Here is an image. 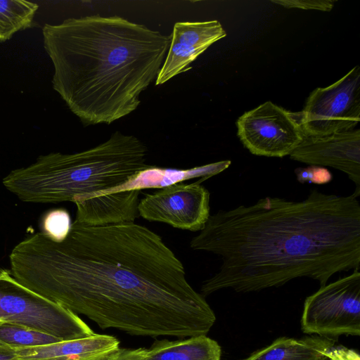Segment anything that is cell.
I'll return each instance as SVG.
<instances>
[{"mask_svg":"<svg viewBox=\"0 0 360 360\" xmlns=\"http://www.w3.org/2000/svg\"><path fill=\"white\" fill-rule=\"evenodd\" d=\"M9 259L18 283L102 329L189 338L206 335L216 321L162 237L136 223L74 221L63 241L37 233L17 244Z\"/></svg>","mask_w":360,"mask_h":360,"instance_id":"cell-1","label":"cell"},{"mask_svg":"<svg viewBox=\"0 0 360 360\" xmlns=\"http://www.w3.org/2000/svg\"><path fill=\"white\" fill-rule=\"evenodd\" d=\"M190 247L221 257L205 297L222 289L250 292L307 277L321 286L360 269V204L353 195L313 190L302 201L266 197L210 215Z\"/></svg>","mask_w":360,"mask_h":360,"instance_id":"cell-2","label":"cell"},{"mask_svg":"<svg viewBox=\"0 0 360 360\" xmlns=\"http://www.w3.org/2000/svg\"><path fill=\"white\" fill-rule=\"evenodd\" d=\"M52 85L84 125L133 112L165 59L170 37L122 17L99 14L45 24Z\"/></svg>","mask_w":360,"mask_h":360,"instance_id":"cell-3","label":"cell"},{"mask_svg":"<svg viewBox=\"0 0 360 360\" xmlns=\"http://www.w3.org/2000/svg\"><path fill=\"white\" fill-rule=\"evenodd\" d=\"M147 155L146 146L137 137L115 131L82 152L40 155L33 164L11 171L3 184L25 202H72L75 196L122 184L148 166Z\"/></svg>","mask_w":360,"mask_h":360,"instance_id":"cell-4","label":"cell"},{"mask_svg":"<svg viewBox=\"0 0 360 360\" xmlns=\"http://www.w3.org/2000/svg\"><path fill=\"white\" fill-rule=\"evenodd\" d=\"M0 320L30 328L61 340L94 332L77 314L18 283L10 270L0 267Z\"/></svg>","mask_w":360,"mask_h":360,"instance_id":"cell-5","label":"cell"},{"mask_svg":"<svg viewBox=\"0 0 360 360\" xmlns=\"http://www.w3.org/2000/svg\"><path fill=\"white\" fill-rule=\"evenodd\" d=\"M302 331L333 339L360 335V271L326 284L304 302Z\"/></svg>","mask_w":360,"mask_h":360,"instance_id":"cell-6","label":"cell"},{"mask_svg":"<svg viewBox=\"0 0 360 360\" xmlns=\"http://www.w3.org/2000/svg\"><path fill=\"white\" fill-rule=\"evenodd\" d=\"M297 116L306 136L352 130L360 121V68H353L327 87L314 89Z\"/></svg>","mask_w":360,"mask_h":360,"instance_id":"cell-7","label":"cell"},{"mask_svg":"<svg viewBox=\"0 0 360 360\" xmlns=\"http://www.w3.org/2000/svg\"><path fill=\"white\" fill-rule=\"evenodd\" d=\"M238 135L244 146L256 155H290L304 139L297 113L266 101L245 112L237 121Z\"/></svg>","mask_w":360,"mask_h":360,"instance_id":"cell-8","label":"cell"},{"mask_svg":"<svg viewBox=\"0 0 360 360\" xmlns=\"http://www.w3.org/2000/svg\"><path fill=\"white\" fill-rule=\"evenodd\" d=\"M200 183H179L146 195L139 200V214L150 221L200 231L210 216V194Z\"/></svg>","mask_w":360,"mask_h":360,"instance_id":"cell-9","label":"cell"},{"mask_svg":"<svg viewBox=\"0 0 360 360\" xmlns=\"http://www.w3.org/2000/svg\"><path fill=\"white\" fill-rule=\"evenodd\" d=\"M290 158L316 166H330L344 172L355 184L352 194L360 195V131L325 136H306L290 153Z\"/></svg>","mask_w":360,"mask_h":360,"instance_id":"cell-10","label":"cell"},{"mask_svg":"<svg viewBox=\"0 0 360 360\" xmlns=\"http://www.w3.org/2000/svg\"><path fill=\"white\" fill-rule=\"evenodd\" d=\"M216 20L203 22H177L170 37V44L155 85H161L185 72L202 53L215 41L226 37Z\"/></svg>","mask_w":360,"mask_h":360,"instance_id":"cell-11","label":"cell"},{"mask_svg":"<svg viewBox=\"0 0 360 360\" xmlns=\"http://www.w3.org/2000/svg\"><path fill=\"white\" fill-rule=\"evenodd\" d=\"M112 335L94 333L71 340L37 347H14L0 342V352L10 360H102L118 349Z\"/></svg>","mask_w":360,"mask_h":360,"instance_id":"cell-12","label":"cell"},{"mask_svg":"<svg viewBox=\"0 0 360 360\" xmlns=\"http://www.w3.org/2000/svg\"><path fill=\"white\" fill-rule=\"evenodd\" d=\"M140 193L131 190L75 196L72 200L77 207L75 221L91 226L134 223L139 215Z\"/></svg>","mask_w":360,"mask_h":360,"instance_id":"cell-13","label":"cell"},{"mask_svg":"<svg viewBox=\"0 0 360 360\" xmlns=\"http://www.w3.org/2000/svg\"><path fill=\"white\" fill-rule=\"evenodd\" d=\"M231 163L230 160H224L186 169L148 165L117 186L89 194L104 195L131 190L162 188L197 177L201 178V182L221 172L228 168Z\"/></svg>","mask_w":360,"mask_h":360,"instance_id":"cell-14","label":"cell"},{"mask_svg":"<svg viewBox=\"0 0 360 360\" xmlns=\"http://www.w3.org/2000/svg\"><path fill=\"white\" fill-rule=\"evenodd\" d=\"M128 360H220L221 347L214 340L201 335L178 340H162L149 348L126 349Z\"/></svg>","mask_w":360,"mask_h":360,"instance_id":"cell-15","label":"cell"},{"mask_svg":"<svg viewBox=\"0 0 360 360\" xmlns=\"http://www.w3.org/2000/svg\"><path fill=\"white\" fill-rule=\"evenodd\" d=\"M334 345V339L316 335L300 339L281 337L241 360H324Z\"/></svg>","mask_w":360,"mask_h":360,"instance_id":"cell-16","label":"cell"},{"mask_svg":"<svg viewBox=\"0 0 360 360\" xmlns=\"http://www.w3.org/2000/svg\"><path fill=\"white\" fill-rule=\"evenodd\" d=\"M38 4L24 0H0V42L31 27Z\"/></svg>","mask_w":360,"mask_h":360,"instance_id":"cell-17","label":"cell"},{"mask_svg":"<svg viewBox=\"0 0 360 360\" xmlns=\"http://www.w3.org/2000/svg\"><path fill=\"white\" fill-rule=\"evenodd\" d=\"M63 341L37 330L0 323V342L14 347H37Z\"/></svg>","mask_w":360,"mask_h":360,"instance_id":"cell-18","label":"cell"},{"mask_svg":"<svg viewBox=\"0 0 360 360\" xmlns=\"http://www.w3.org/2000/svg\"><path fill=\"white\" fill-rule=\"evenodd\" d=\"M72 222L68 212L65 209H56L47 212L42 221V230L49 238L62 242L68 236Z\"/></svg>","mask_w":360,"mask_h":360,"instance_id":"cell-19","label":"cell"},{"mask_svg":"<svg viewBox=\"0 0 360 360\" xmlns=\"http://www.w3.org/2000/svg\"><path fill=\"white\" fill-rule=\"evenodd\" d=\"M295 173L300 183L325 184L333 179V175L328 169L316 165H311L307 168H297L295 170Z\"/></svg>","mask_w":360,"mask_h":360,"instance_id":"cell-20","label":"cell"},{"mask_svg":"<svg viewBox=\"0 0 360 360\" xmlns=\"http://www.w3.org/2000/svg\"><path fill=\"white\" fill-rule=\"evenodd\" d=\"M271 1L288 8H296L322 11H330L333 8L335 3L331 0H276Z\"/></svg>","mask_w":360,"mask_h":360,"instance_id":"cell-21","label":"cell"},{"mask_svg":"<svg viewBox=\"0 0 360 360\" xmlns=\"http://www.w3.org/2000/svg\"><path fill=\"white\" fill-rule=\"evenodd\" d=\"M102 360H128L125 356L122 348H119L115 352L110 354Z\"/></svg>","mask_w":360,"mask_h":360,"instance_id":"cell-22","label":"cell"},{"mask_svg":"<svg viewBox=\"0 0 360 360\" xmlns=\"http://www.w3.org/2000/svg\"><path fill=\"white\" fill-rule=\"evenodd\" d=\"M11 356L0 352V360H10Z\"/></svg>","mask_w":360,"mask_h":360,"instance_id":"cell-23","label":"cell"},{"mask_svg":"<svg viewBox=\"0 0 360 360\" xmlns=\"http://www.w3.org/2000/svg\"><path fill=\"white\" fill-rule=\"evenodd\" d=\"M0 323H5V322H4L3 321L0 320Z\"/></svg>","mask_w":360,"mask_h":360,"instance_id":"cell-24","label":"cell"},{"mask_svg":"<svg viewBox=\"0 0 360 360\" xmlns=\"http://www.w3.org/2000/svg\"><path fill=\"white\" fill-rule=\"evenodd\" d=\"M324 360H329L328 359H324Z\"/></svg>","mask_w":360,"mask_h":360,"instance_id":"cell-25","label":"cell"}]
</instances>
